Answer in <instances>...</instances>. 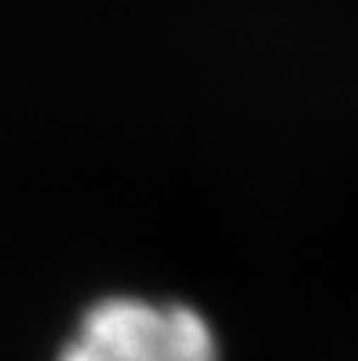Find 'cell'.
I'll list each match as a JSON object with an SVG mask.
<instances>
[{"mask_svg":"<svg viewBox=\"0 0 358 361\" xmlns=\"http://www.w3.org/2000/svg\"><path fill=\"white\" fill-rule=\"evenodd\" d=\"M59 361H220V339L191 303L102 295L80 314Z\"/></svg>","mask_w":358,"mask_h":361,"instance_id":"1","label":"cell"}]
</instances>
